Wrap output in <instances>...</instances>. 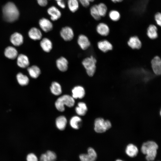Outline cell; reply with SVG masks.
<instances>
[{
	"instance_id": "39",
	"label": "cell",
	"mask_w": 161,
	"mask_h": 161,
	"mask_svg": "<svg viewBox=\"0 0 161 161\" xmlns=\"http://www.w3.org/2000/svg\"><path fill=\"white\" fill-rule=\"evenodd\" d=\"M114 3L120 2L122 1L123 0H111Z\"/></svg>"
},
{
	"instance_id": "25",
	"label": "cell",
	"mask_w": 161,
	"mask_h": 161,
	"mask_svg": "<svg viewBox=\"0 0 161 161\" xmlns=\"http://www.w3.org/2000/svg\"><path fill=\"white\" fill-rule=\"evenodd\" d=\"M125 151L129 156L133 157L137 155L138 150L137 148L135 145L129 144L126 146Z\"/></svg>"
},
{
	"instance_id": "22",
	"label": "cell",
	"mask_w": 161,
	"mask_h": 161,
	"mask_svg": "<svg viewBox=\"0 0 161 161\" xmlns=\"http://www.w3.org/2000/svg\"><path fill=\"white\" fill-rule=\"evenodd\" d=\"M57 156L53 151H48L45 153L42 154L40 157L41 161H53L56 160Z\"/></svg>"
},
{
	"instance_id": "20",
	"label": "cell",
	"mask_w": 161,
	"mask_h": 161,
	"mask_svg": "<svg viewBox=\"0 0 161 161\" xmlns=\"http://www.w3.org/2000/svg\"><path fill=\"white\" fill-rule=\"evenodd\" d=\"M40 45L43 50L47 52H49L52 49V44L48 38H43L40 42Z\"/></svg>"
},
{
	"instance_id": "14",
	"label": "cell",
	"mask_w": 161,
	"mask_h": 161,
	"mask_svg": "<svg viewBox=\"0 0 161 161\" xmlns=\"http://www.w3.org/2000/svg\"><path fill=\"white\" fill-rule=\"evenodd\" d=\"M96 30L97 33L102 36H108L110 32V29L106 24L100 22L97 26Z\"/></svg>"
},
{
	"instance_id": "35",
	"label": "cell",
	"mask_w": 161,
	"mask_h": 161,
	"mask_svg": "<svg viewBox=\"0 0 161 161\" xmlns=\"http://www.w3.org/2000/svg\"><path fill=\"white\" fill-rule=\"evenodd\" d=\"M26 160L28 161H37L38 160L36 155L32 153L29 154L27 155Z\"/></svg>"
},
{
	"instance_id": "23",
	"label": "cell",
	"mask_w": 161,
	"mask_h": 161,
	"mask_svg": "<svg viewBox=\"0 0 161 161\" xmlns=\"http://www.w3.org/2000/svg\"><path fill=\"white\" fill-rule=\"evenodd\" d=\"M4 54L7 58L10 59H13L17 56L18 52L14 47L12 46H9L5 49Z\"/></svg>"
},
{
	"instance_id": "31",
	"label": "cell",
	"mask_w": 161,
	"mask_h": 161,
	"mask_svg": "<svg viewBox=\"0 0 161 161\" xmlns=\"http://www.w3.org/2000/svg\"><path fill=\"white\" fill-rule=\"evenodd\" d=\"M16 78L19 84L21 86L27 85L29 82V79L26 75L20 72L16 75Z\"/></svg>"
},
{
	"instance_id": "16",
	"label": "cell",
	"mask_w": 161,
	"mask_h": 161,
	"mask_svg": "<svg viewBox=\"0 0 161 161\" xmlns=\"http://www.w3.org/2000/svg\"><path fill=\"white\" fill-rule=\"evenodd\" d=\"M68 62L66 58L61 57L56 61V65L58 69L62 72L66 71L68 68Z\"/></svg>"
},
{
	"instance_id": "3",
	"label": "cell",
	"mask_w": 161,
	"mask_h": 161,
	"mask_svg": "<svg viewBox=\"0 0 161 161\" xmlns=\"http://www.w3.org/2000/svg\"><path fill=\"white\" fill-rule=\"evenodd\" d=\"M75 103L74 99L71 96L68 95H64L59 97L56 101L55 106L59 111L64 112L65 109L64 106L71 107Z\"/></svg>"
},
{
	"instance_id": "18",
	"label": "cell",
	"mask_w": 161,
	"mask_h": 161,
	"mask_svg": "<svg viewBox=\"0 0 161 161\" xmlns=\"http://www.w3.org/2000/svg\"><path fill=\"white\" fill-rule=\"evenodd\" d=\"M10 41L14 45L16 46H19L23 43V37L21 34L15 32L11 35Z\"/></svg>"
},
{
	"instance_id": "37",
	"label": "cell",
	"mask_w": 161,
	"mask_h": 161,
	"mask_svg": "<svg viewBox=\"0 0 161 161\" xmlns=\"http://www.w3.org/2000/svg\"><path fill=\"white\" fill-rule=\"evenodd\" d=\"M79 3L84 7H87L90 5V2L88 0H78Z\"/></svg>"
},
{
	"instance_id": "32",
	"label": "cell",
	"mask_w": 161,
	"mask_h": 161,
	"mask_svg": "<svg viewBox=\"0 0 161 161\" xmlns=\"http://www.w3.org/2000/svg\"><path fill=\"white\" fill-rule=\"evenodd\" d=\"M90 13L92 17L95 20H99L101 18L98 11L96 5L92 6L90 9Z\"/></svg>"
},
{
	"instance_id": "13",
	"label": "cell",
	"mask_w": 161,
	"mask_h": 161,
	"mask_svg": "<svg viewBox=\"0 0 161 161\" xmlns=\"http://www.w3.org/2000/svg\"><path fill=\"white\" fill-rule=\"evenodd\" d=\"M77 42L80 48L83 50L87 49L91 45L90 42L88 37L83 34H80L78 36Z\"/></svg>"
},
{
	"instance_id": "42",
	"label": "cell",
	"mask_w": 161,
	"mask_h": 161,
	"mask_svg": "<svg viewBox=\"0 0 161 161\" xmlns=\"http://www.w3.org/2000/svg\"></svg>"
},
{
	"instance_id": "29",
	"label": "cell",
	"mask_w": 161,
	"mask_h": 161,
	"mask_svg": "<svg viewBox=\"0 0 161 161\" xmlns=\"http://www.w3.org/2000/svg\"><path fill=\"white\" fill-rule=\"evenodd\" d=\"M27 71L30 76L34 78H37L41 73L40 68L35 65H33L28 67Z\"/></svg>"
},
{
	"instance_id": "11",
	"label": "cell",
	"mask_w": 161,
	"mask_h": 161,
	"mask_svg": "<svg viewBox=\"0 0 161 161\" xmlns=\"http://www.w3.org/2000/svg\"><path fill=\"white\" fill-rule=\"evenodd\" d=\"M127 44L129 47L133 49H139L142 46L141 41L137 36L130 37L128 40Z\"/></svg>"
},
{
	"instance_id": "36",
	"label": "cell",
	"mask_w": 161,
	"mask_h": 161,
	"mask_svg": "<svg viewBox=\"0 0 161 161\" xmlns=\"http://www.w3.org/2000/svg\"><path fill=\"white\" fill-rule=\"evenodd\" d=\"M154 19L157 24L161 26V14L160 12L157 13L154 16Z\"/></svg>"
},
{
	"instance_id": "12",
	"label": "cell",
	"mask_w": 161,
	"mask_h": 161,
	"mask_svg": "<svg viewBox=\"0 0 161 161\" xmlns=\"http://www.w3.org/2000/svg\"><path fill=\"white\" fill-rule=\"evenodd\" d=\"M97 47L98 49L102 52L106 53L113 48L112 44L106 39H103L99 41L97 43Z\"/></svg>"
},
{
	"instance_id": "6",
	"label": "cell",
	"mask_w": 161,
	"mask_h": 161,
	"mask_svg": "<svg viewBox=\"0 0 161 161\" xmlns=\"http://www.w3.org/2000/svg\"><path fill=\"white\" fill-rule=\"evenodd\" d=\"M60 34L62 38L65 41L72 40L74 36L73 29L69 26H65L62 28L60 32Z\"/></svg>"
},
{
	"instance_id": "8",
	"label": "cell",
	"mask_w": 161,
	"mask_h": 161,
	"mask_svg": "<svg viewBox=\"0 0 161 161\" xmlns=\"http://www.w3.org/2000/svg\"><path fill=\"white\" fill-rule=\"evenodd\" d=\"M47 12L50 16V20L55 21L61 18L62 14L60 10L55 6H51L47 9Z\"/></svg>"
},
{
	"instance_id": "40",
	"label": "cell",
	"mask_w": 161,
	"mask_h": 161,
	"mask_svg": "<svg viewBox=\"0 0 161 161\" xmlns=\"http://www.w3.org/2000/svg\"><path fill=\"white\" fill-rule=\"evenodd\" d=\"M55 0L56 1H62L63 0Z\"/></svg>"
},
{
	"instance_id": "1",
	"label": "cell",
	"mask_w": 161,
	"mask_h": 161,
	"mask_svg": "<svg viewBox=\"0 0 161 161\" xmlns=\"http://www.w3.org/2000/svg\"><path fill=\"white\" fill-rule=\"evenodd\" d=\"M2 12L4 19L9 22L15 21L19 16V12L18 8L12 2H8L4 6Z\"/></svg>"
},
{
	"instance_id": "30",
	"label": "cell",
	"mask_w": 161,
	"mask_h": 161,
	"mask_svg": "<svg viewBox=\"0 0 161 161\" xmlns=\"http://www.w3.org/2000/svg\"><path fill=\"white\" fill-rule=\"evenodd\" d=\"M81 118L78 116H74L70 120V124L71 127L75 129H78L80 127V123L81 122Z\"/></svg>"
},
{
	"instance_id": "27",
	"label": "cell",
	"mask_w": 161,
	"mask_h": 161,
	"mask_svg": "<svg viewBox=\"0 0 161 161\" xmlns=\"http://www.w3.org/2000/svg\"><path fill=\"white\" fill-rule=\"evenodd\" d=\"M67 4L69 10L72 13L76 12L79 8L78 0H67Z\"/></svg>"
},
{
	"instance_id": "41",
	"label": "cell",
	"mask_w": 161,
	"mask_h": 161,
	"mask_svg": "<svg viewBox=\"0 0 161 161\" xmlns=\"http://www.w3.org/2000/svg\"><path fill=\"white\" fill-rule=\"evenodd\" d=\"M117 160V161L120 160V161H121V160Z\"/></svg>"
},
{
	"instance_id": "4",
	"label": "cell",
	"mask_w": 161,
	"mask_h": 161,
	"mask_svg": "<svg viewBox=\"0 0 161 161\" xmlns=\"http://www.w3.org/2000/svg\"><path fill=\"white\" fill-rule=\"evenodd\" d=\"M97 62L96 59L92 55L85 58L83 61L82 64L89 76H93L95 73Z\"/></svg>"
},
{
	"instance_id": "15",
	"label": "cell",
	"mask_w": 161,
	"mask_h": 161,
	"mask_svg": "<svg viewBox=\"0 0 161 161\" xmlns=\"http://www.w3.org/2000/svg\"><path fill=\"white\" fill-rule=\"evenodd\" d=\"M72 97L75 99H82L85 94V91L84 88L80 86L74 87L72 91Z\"/></svg>"
},
{
	"instance_id": "10",
	"label": "cell",
	"mask_w": 161,
	"mask_h": 161,
	"mask_svg": "<svg viewBox=\"0 0 161 161\" xmlns=\"http://www.w3.org/2000/svg\"><path fill=\"white\" fill-rule=\"evenodd\" d=\"M87 154H83L79 156L82 161H94L97 159V154L95 150L91 147L88 149Z\"/></svg>"
},
{
	"instance_id": "2",
	"label": "cell",
	"mask_w": 161,
	"mask_h": 161,
	"mask_svg": "<svg viewBox=\"0 0 161 161\" xmlns=\"http://www.w3.org/2000/svg\"><path fill=\"white\" fill-rule=\"evenodd\" d=\"M158 145L155 142L149 141L144 143L141 147L142 153L146 155L145 158L149 161L154 160L157 154Z\"/></svg>"
},
{
	"instance_id": "19",
	"label": "cell",
	"mask_w": 161,
	"mask_h": 161,
	"mask_svg": "<svg viewBox=\"0 0 161 161\" xmlns=\"http://www.w3.org/2000/svg\"><path fill=\"white\" fill-rule=\"evenodd\" d=\"M147 35L151 39H156L158 36L157 28L156 26L154 24L149 25L147 30Z\"/></svg>"
},
{
	"instance_id": "34",
	"label": "cell",
	"mask_w": 161,
	"mask_h": 161,
	"mask_svg": "<svg viewBox=\"0 0 161 161\" xmlns=\"http://www.w3.org/2000/svg\"><path fill=\"white\" fill-rule=\"evenodd\" d=\"M109 16L110 19L114 21H118L120 18V13L115 10H111L109 13Z\"/></svg>"
},
{
	"instance_id": "9",
	"label": "cell",
	"mask_w": 161,
	"mask_h": 161,
	"mask_svg": "<svg viewBox=\"0 0 161 161\" xmlns=\"http://www.w3.org/2000/svg\"><path fill=\"white\" fill-rule=\"evenodd\" d=\"M38 23L41 30L45 32L51 31L53 27L52 21L45 18H43L40 19Z\"/></svg>"
},
{
	"instance_id": "38",
	"label": "cell",
	"mask_w": 161,
	"mask_h": 161,
	"mask_svg": "<svg viewBox=\"0 0 161 161\" xmlns=\"http://www.w3.org/2000/svg\"><path fill=\"white\" fill-rule=\"evenodd\" d=\"M56 3L58 6L62 9H64L66 7V4L63 0L57 1Z\"/></svg>"
},
{
	"instance_id": "33",
	"label": "cell",
	"mask_w": 161,
	"mask_h": 161,
	"mask_svg": "<svg viewBox=\"0 0 161 161\" xmlns=\"http://www.w3.org/2000/svg\"><path fill=\"white\" fill-rule=\"evenodd\" d=\"M99 13L101 17L105 16L107 12V7L106 5L103 3H100L96 5Z\"/></svg>"
},
{
	"instance_id": "21",
	"label": "cell",
	"mask_w": 161,
	"mask_h": 161,
	"mask_svg": "<svg viewBox=\"0 0 161 161\" xmlns=\"http://www.w3.org/2000/svg\"><path fill=\"white\" fill-rule=\"evenodd\" d=\"M18 65L21 68L27 67L29 64V61L28 58L26 55L21 54L18 55L17 58Z\"/></svg>"
},
{
	"instance_id": "28",
	"label": "cell",
	"mask_w": 161,
	"mask_h": 161,
	"mask_svg": "<svg viewBox=\"0 0 161 161\" xmlns=\"http://www.w3.org/2000/svg\"><path fill=\"white\" fill-rule=\"evenodd\" d=\"M78 106L75 108L76 112L80 116H84L87 111V107L85 103L83 102L78 103Z\"/></svg>"
},
{
	"instance_id": "7",
	"label": "cell",
	"mask_w": 161,
	"mask_h": 161,
	"mask_svg": "<svg viewBox=\"0 0 161 161\" xmlns=\"http://www.w3.org/2000/svg\"><path fill=\"white\" fill-rule=\"evenodd\" d=\"M151 67L154 74L156 76L161 74V59L160 56H154L151 61Z\"/></svg>"
},
{
	"instance_id": "24",
	"label": "cell",
	"mask_w": 161,
	"mask_h": 161,
	"mask_svg": "<svg viewBox=\"0 0 161 161\" xmlns=\"http://www.w3.org/2000/svg\"><path fill=\"white\" fill-rule=\"evenodd\" d=\"M67 120L66 118L64 116H60L56 119L55 123L57 127L61 131L64 130L65 128Z\"/></svg>"
},
{
	"instance_id": "26",
	"label": "cell",
	"mask_w": 161,
	"mask_h": 161,
	"mask_svg": "<svg viewBox=\"0 0 161 161\" xmlns=\"http://www.w3.org/2000/svg\"><path fill=\"white\" fill-rule=\"evenodd\" d=\"M50 90L52 93L55 95H61L62 92L61 87L60 84L56 81L53 82L50 87Z\"/></svg>"
},
{
	"instance_id": "17",
	"label": "cell",
	"mask_w": 161,
	"mask_h": 161,
	"mask_svg": "<svg viewBox=\"0 0 161 161\" xmlns=\"http://www.w3.org/2000/svg\"><path fill=\"white\" fill-rule=\"evenodd\" d=\"M28 35L30 38L34 40H40L42 36L41 31L35 27H32L30 30Z\"/></svg>"
},
{
	"instance_id": "5",
	"label": "cell",
	"mask_w": 161,
	"mask_h": 161,
	"mask_svg": "<svg viewBox=\"0 0 161 161\" xmlns=\"http://www.w3.org/2000/svg\"><path fill=\"white\" fill-rule=\"evenodd\" d=\"M94 126V130L95 132L102 133L110 129L112 124L109 120H105L102 118H98L95 121Z\"/></svg>"
}]
</instances>
